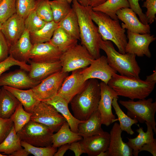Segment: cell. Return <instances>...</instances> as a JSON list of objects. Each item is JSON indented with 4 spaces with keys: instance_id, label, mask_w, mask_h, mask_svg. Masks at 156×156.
<instances>
[{
    "instance_id": "1",
    "label": "cell",
    "mask_w": 156,
    "mask_h": 156,
    "mask_svg": "<svg viewBox=\"0 0 156 156\" xmlns=\"http://www.w3.org/2000/svg\"><path fill=\"white\" fill-rule=\"evenodd\" d=\"M72 7L77 14L79 24L81 44L84 46L94 59L100 56L99 43L102 40L98 27L92 21L90 14L92 7L80 4L77 0H72Z\"/></svg>"
},
{
    "instance_id": "2",
    "label": "cell",
    "mask_w": 156,
    "mask_h": 156,
    "mask_svg": "<svg viewBox=\"0 0 156 156\" xmlns=\"http://www.w3.org/2000/svg\"><path fill=\"white\" fill-rule=\"evenodd\" d=\"M100 96V83L96 79L87 80L83 90L70 103L74 116L80 120H87L98 109Z\"/></svg>"
},
{
    "instance_id": "3",
    "label": "cell",
    "mask_w": 156,
    "mask_h": 156,
    "mask_svg": "<svg viewBox=\"0 0 156 156\" xmlns=\"http://www.w3.org/2000/svg\"><path fill=\"white\" fill-rule=\"evenodd\" d=\"M156 82H149L140 78L129 77L115 73L107 85L117 95L131 100L142 99L148 96L153 91Z\"/></svg>"
},
{
    "instance_id": "4",
    "label": "cell",
    "mask_w": 156,
    "mask_h": 156,
    "mask_svg": "<svg viewBox=\"0 0 156 156\" xmlns=\"http://www.w3.org/2000/svg\"><path fill=\"white\" fill-rule=\"evenodd\" d=\"M90 12L92 21L97 25L102 39L112 42L117 46L119 52L126 53L127 38L125 29L122 27L119 20L113 19L103 13L94 11L92 8Z\"/></svg>"
},
{
    "instance_id": "5",
    "label": "cell",
    "mask_w": 156,
    "mask_h": 156,
    "mask_svg": "<svg viewBox=\"0 0 156 156\" xmlns=\"http://www.w3.org/2000/svg\"><path fill=\"white\" fill-rule=\"evenodd\" d=\"M99 46L100 49L106 53L108 64L113 69L122 75L140 78L141 68L135 54L120 53L115 50L110 41L102 39Z\"/></svg>"
},
{
    "instance_id": "6",
    "label": "cell",
    "mask_w": 156,
    "mask_h": 156,
    "mask_svg": "<svg viewBox=\"0 0 156 156\" xmlns=\"http://www.w3.org/2000/svg\"><path fill=\"white\" fill-rule=\"evenodd\" d=\"M152 98L133 100H120L119 103L127 109V115L140 123H149L154 132L156 133V123L155 114L156 112V102H153Z\"/></svg>"
},
{
    "instance_id": "7",
    "label": "cell",
    "mask_w": 156,
    "mask_h": 156,
    "mask_svg": "<svg viewBox=\"0 0 156 156\" xmlns=\"http://www.w3.org/2000/svg\"><path fill=\"white\" fill-rule=\"evenodd\" d=\"M54 131L48 127L30 120L17 134L21 140L37 147L52 146Z\"/></svg>"
},
{
    "instance_id": "8",
    "label": "cell",
    "mask_w": 156,
    "mask_h": 156,
    "mask_svg": "<svg viewBox=\"0 0 156 156\" xmlns=\"http://www.w3.org/2000/svg\"><path fill=\"white\" fill-rule=\"evenodd\" d=\"M94 59L87 49L78 44L63 53L60 59L62 69L65 73L85 68Z\"/></svg>"
},
{
    "instance_id": "9",
    "label": "cell",
    "mask_w": 156,
    "mask_h": 156,
    "mask_svg": "<svg viewBox=\"0 0 156 156\" xmlns=\"http://www.w3.org/2000/svg\"><path fill=\"white\" fill-rule=\"evenodd\" d=\"M32 113L30 120L47 126L54 132H57L66 121L54 106L43 101L36 105Z\"/></svg>"
},
{
    "instance_id": "10",
    "label": "cell",
    "mask_w": 156,
    "mask_h": 156,
    "mask_svg": "<svg viewBox=\"0 0 156 156\" xmlns=\"http://www.w3.org/2000/svg\"><path fill=\"white\" fill-rule=\"evenodd\" d=\"M68 73L62 70L47 77L31 88L41 101H45L56 96Z\"/></svg>"
},
{
    "instance_id": "11",
    "label": "cell",
    "mask_w": 156,
    "mask_h": 156,
    "mask_svg": "<svg viewBox=\"0 0 156 156\" xmlns=\"http://www.w3.org/2000/svg\"><path fill=\"white\" fill-rule=\"evenodd\" d=\"M127 34L128 41L125 47L126 53L134 54L140 57L145 55L148 58L151 57V54L149 47L156 39L154 35L150 33H135L128 30Z\"/></svg>"
},
{
    "instance_id": "12",
    "label": "cell",
    "mask_w": 156,
    "mask_h": 156,
    "mask_svg": "<svg viewBox=\"0 0 156 156\" xmlns=\"http://www.w3.org/2000/svg\"><path fill=\"white\" fill-rule=\"evenodd\" d=\"M81 72L86 81L91 79H98L107 84L114 75L117 73L109 66L107 57L104 55L94 59L89 66L81 69Z\"/></svg>"
},
{
    "instance_id": "13",
    "label": "cell",
    "mask_w": 156,
    "mask_h": 156,
    "mask_svg": "<svg viewBox=\"0 0 156 156\" xmlns=\"http://www.w3.org/2000/svg\"><path fill=\"white\" fill-rule=\"evenodd\" d=\"M100 84L101 96L98 109L101 114L102 125L107 127L118 120L112 112V103L114 98L118 96L107 84L103 81Z\"/></svg>"
},
{
    "instance_id": "14",
    "label": "cell",
    "mask_w": 156,
    "mask_h": 156,
    "mask_svg": "<svg viewBox=\"0 0 156 156\" xmlns=\"http://www.w3.org/2000/svg\"><path fill=\"white\" fill-rule=\"evenodd\" d=\"M81 69L72 72L64 81L57 95L65 99L69 103L73 98L80 92L85 87L86 81L81 74Z\"/></svg>"
},
{
    "instance_id": "15",
    "label": "cell",
    "mask_w": 156,
    "mask_h": 156,
    "mask_svg": "<svg viewBox=\"0 0 156 156\" xmlns=\"http://www.w3.org/2000/svg\"><path fill=\"white\" fill-rule=\"evenodd\" d=\"M25 70L21 68L0 76V86H7L23 89L31 88L40 82L31 79Z\"/></svg>"
},
{
    "instance_id": "16",
    "label": "cell",
    "mask_w": 156,
    "mask_h": 156,
    "mask_svg": "<svg viewBox=\"0 0 156 156\" xmlns=\"http://www.w3.org/2000/svg\"><path fill=\"white\" fill-rule=\"evenodd\" d=\"M63 53L49 42L33 45L30 60L37 62H51L60 60Z\"/></svg>"
},
{
    "instance_id": "17",
    "label": "cell",
    "mask_w": 156,
    "mask_h": 156,
    "mask_svg": "<svg viewBox=\"0 0 156 156\" xmlns=\"http://www.w3.org/2000/svg\"><path fill=\"white\" fill-rule=\"evenodd\" d=\"M110 140L109 133L104 131L101 134L83 137L79 141L83 153L89 156H98L101 152L107 151Z\"/></svg>"
},
{
    "instance_id": "18",
    "label": "cell",
    "mask_w": 156,
    "mask_h": 156,
    "mask_svg": "<svg viewBox=\"0 0 156 156\" xmlns=\"http://www.w3.org/2000/svg\"><path fill=\"white\" fill-rule=\"evenodd\" d=\"M116 14L118 20L123 22L121 25L123 28L135 33H150V25H145L142 23L138 18L136 14L130 8L119 10Z\"/></svg>"
},
{
    "instance_id": "19",
    "label": "cell",
    "mask_w": 156,
    "mask_h": 156,
    "mask_svg": "<svg viewBox=\"0 0 156 156\" xmlns=\"http://www.w3.org/2000/svg\"><path fill=\"white\" fill-rule=\"evenodd\" d=\"M24 20L16 13L2 24L1 31L9 47L18 41L25 29Z\"/></svg>"
},
{
    "instance_id": "20",
    "label": "cell",
    "mask_w": 156,
    "mask_h": 156,
    "mask_svg": "<svg viewBox=\"0 0 156 156\" xmlns=\"http://www.w3.org/2000/svg\"><path fill=\"white\" fill-rule=\"evenodd\" d=\"M122 130L119 124L115 122L110 132V140L107 150L108 156H132L133 150L121 137Z\"/></svg>"
},
{
    "instance_id": "21",
    "label": "cell",
    "mask_w": 156,
    "mask_h": 156,
    "mask_svg": "<svg viewBox=\"0 0 156 156\" xmlns=\"http://www.w3.org/2000/svg\"><path fill=\"white\" fill-rule=\"evenodd\" d=\"M31 70L28 73L30 78L40 82L50 75L61 70L60 60L51 62H37L29 60L28 62Z\"/></svg>"
},
{
    "instance_id": "22",
    "label": "cell",
    "mask_w": 156,
    "mask_h": 156,
    "mask_svg": "<svg viewBox=\"0 0 156 156\" xmlns=\"http://www.w3.org/2000/svg\"><path fill=\"white\" fill-rule=\"evenodd\" d=\"M33 46L29 31L25 29L21 37L9 48V55L16 60L27 63L30 60V54Z\"/></svg>"
},
{
    "instance_id": "23",
    "label": "cell",
    "mask_w": 156,
    "mask_h": 156,
    "mask_svg": "<svg viewBox=\"0 0 156 156\" xmlns=\"http://www.w3.org/2000/svg\"><path fill=\"white\" fill-rule=\"evenodd\" d=\"M49 104L56 109L65 118L73 132L78 133V125L85 120H80L76 118L70 112L68 108L69 103L62 97L56 95L51 99L43 101Z\"/></svg>"
},
{
    "instance_id": "24",
    "label": "cell",
    "mask_w": 156,
    "mask_h": 156,
    "mask_svg": "<svg viewBox=\"0 0 156 156\" xmlns=\"http://www.w3.org/2000/svg\"><path fill=\"white\" fill-rule=\"evenodd\" d=\"M100 114L97 109L84 122L78 125V134L86 137L101 134L104 132L102 128Z\"/></svg>"
},
{
    "instance_id": "25",
    "label": "cell",
    "mask_w": 156,
    "mask_h": 156,
    "mask_svg": "<svg viewBox=\"0 0 156 156\" xmlns=\"http://www.w3.org/2000/svg\"><path fill=\"white\" fill-rule=\"evenodd\" d=\"M147 127V130L144 132L143 128L140 127L136 131L138 133V136L133 138H127V144L133 150V155L138 156L139 151L144 144L154 141L156 139L154 138V131L151 125L147 122H145Z\"/></svg>"
},
{
    "instance_id": "26",
    "label": "cell",
    "mask_w": 156,
    "mask_h": 156,
    "mask_svg": "<svg viewBox=\"0 0 156 156\" xmlns=\"http://www.w3.org/2000/svg\"><path fill=\"white\" fill-rule=\"evenodd\" d=\"M4 88L11 93L18 100L27 112L32 113L40 101L31 88L27 90L19 89L7 86Z\"/></svg>"
},
{
    "instance_id": "27",
    "label": "cell",
    "mask_w": 156,
    "mask_h": 156,
    "mask_svg": "<svg viewBox=\"0 0 156 156\" xmlns=\"http://www.w3.org/2000/svg\"><path fill=\"white\" fill-rule=\"evenodd\" d=\"M20 103L11 93L3 86L0 91V117L10 118Z\"/></svg>"
},
{
    "instance_id": "28",
    "label": "cell",
    "mask_w": 156,
    "mask_h": 156,
    "mask_svg": "<svg viewBox=\"0 0 156 156\" xmlns=\"http://www.w3.org/2000/svg\"><path fill=\"white\" fill-rule=\"evenodd\" d=\"M82 139V137L78 133L71 131L69 125L66 121L57 132L53 134L52 146L57 148L63 144H70Z\"/></svg>"
},
{
    "instance_id": "29",
    "label": "cell",
    "mask_w": 156,
    "mask_h": 156,
    "mask_svg": "<svg viewBox=\"0 0 156 156\" xmlns=\"http://www.w3.org/2000/svg\"><path fill=\"white\" fill-rule=\"evenodd\" d=\"M78 40L58 26L54 31L49 42L63 53L77 44Z\"/></svg>"
},
{
    "instance_id": "30",
    "label": "cell",
    "mask_w": 156,
    "mask_h": 156,
    "mask_svg": "<svg viewBox=\"0 0 156 156\" xmlns=\"http://www.w3.org/2000/svg\"><path fill=\"white\" fill-rule=\"evenodd\" d=\"M58 26L73 38L80 40L78 18L76 12L73 8H72L67 15L59 22Z\"/></svg>"
},
{
    "instance_id": "31",
    "label": "cell",
    "mask_w": 156,
    "mask_h": 156,
    "mask_svg": "<svg viewBox=\"0 0 156 156\" xmlns=\"http://www.w3.org/2000/svg\"><path fill=\"white\" fill-rule=\"evenodd\" d=\"M126 8H130L127 0H107L103 4L92 8V9L94 11L105 13L113 19L118 20L117 12Z\"/></svg>"
},
{
    "instance_id": "32",
    "label": "cell",
    "mask_w": 156,
    "mask_h": 156,
    "mask_svg": "<svg viewBox=\"0 0 156 156\" xmlns=\"http://www.w3.org/2000/svg\"><path fill=\"white\" fill-rule=\"evenodd\" d=\"M58 27V23L53 21L47 22L41 29L34 33H30V38L33 45L49 41L55 30Z\"/></svg>"
},
{
    "instance_id": "33",
    "label": "cell",
    "mask_w": 156,
    "mask_h": 156,
    "mask_svg": "<svg viewBox=\"0 0 156 156\" xmlns=\"http://www.w3.org/2000/svg\"><path fill=\"white\" fill-rule=\"evenodd\" d=\"M118 96L114 98L112 105L118 116L117 120L119 122V127L122 131H125L130 135H133L134 132L132 129L131 126L138 122L129 117L122 111L118 103Z\"/></svg>"
},
{
    "instance_id": "34",
    "label": "cell",
    "mask_w": 156,
    "mask_h": 156,
    "mask_svg": "<svg viewBox=\"0 0 156 156\" xmlns=\"http://www.w3.org/2000/svg\"><path fill=\"white\" fill-rule=\"evenodd\" d=\"M21 141L15 131L13 125L8 135L0 144V153L9 156L14 152L23 148Z\"/></svg>"
},
{
    "instance_id": "35",
    "label": "cell",
    "mask_w": 156,
    "mask_h": 156,
    "mask_svg": "<svg viewBox=\"0 0 156 156\" xmlns=\"http://www.w3.org/2000/svg\"><path fill=\"white\" fill-rule=\"evenodd\" d=\"M53 21L56 23L59 22L69 13L72 8L67 0H53L49 1Z\"/></svg>"
},
{
    "instance_id": "36",
    "label": "cell",
    "mask_w": 156,
    "mask_h": 156,
    "mask_svg": "<svg viewBox=\"0 0 156 156\" xmlns=\"http://www.w3.org/2000/svg\"><path fill=\"white\" fill-rule=\"evenodd\" d=\"M32 113L26 111L20 103L10 118L14 123V130L17 133L31 120Z\"/></svg>"
},
{
    "instance_id": "37",
    "label": "cell",
    "mask_w": 156,
    "mask_h": 156,
    "mask_svg": "<svg viewBox=\"0 0 156 156\" xmlns=\"http://www.w3.org/2000/svg\"><path fill=\"white\" fill-rule=\"evenodd\" d=\"M21 144L22 147L28 153L35 156H53L57 151V148L52 146L47 147L36 146L22 140Z\"/></svg>"
},
{
    "instance_id": "38",
    "label": "cell",
    "mask_w": 156,
    "mask_h": 156,
    "mask_svg": "<svg viewBox=\"0 0 156 156\" xmlns=\"http://www.w3.org/2000/svg\"><path fill=\"white\" fill-rule=\"evenodd\" d=\"M47 23L37 15L35 10L31 12L24 20L25 29L29 33H34L39 30Z\"/></svg>"
},
{
    "instance_id": "39",
    "label": "cell",
    "mask_w": 156,
    "mask_h": 156,
    "mask_svg": "<svg viewBox=\"0 0 156 156\" xmlns=\"http://www.w3.org/2000/svg\"><path fill=\"white\" fill-rule=\"evenodd\" d=\"M34 10L37 15L46 22L53 21L49 0H36Z\"/></svg>"
},
{
    "instance_id": "40",
    "label": "cell",
    "mask_w": 156,
    "mask_h": 156,
    "mask_svg": "<svg viewBox=\"0 0 156 156\" xmlns=\"http://www.w3.org/2000/svg\"><path fill=\"white\" fill-rule=\"evenodd\" d=\"M16 0H1L0 2V21L2 24L16 14Z\"/></svg>"
},
{
    "instance_id": "41",
    "label": "cell",
    "mask_w": 156,
    "mask_h": 156,
    "mask_svg": "<svg viewBox=\"0 0 156 156\" xmlns=\"http://www.w3.org/2000/svg\"><path fill=\"white\" fill-rule=\"evenodd\" d=\"M36 3V0H16V13L25 19L34 10Z\"/></svg>"
},
{
    "instance_id": "42",
    "label": "cell",
    "mask_w": 156,
    "mask_h": 156,
    "mask_svg": "<svg viewBox=\"0 0 156 156\" xmlns=\"http://www.w3.org/2000/svg\"><path fill=\"white\" fill-rule=\"evenodd\" d=\"M19 66L27 72H29L31 70L30 65L27 63L21 62L14 59L11 55H9L8 57L3 62H0V76L10 68L14 66Z\"/></svg>"
},
{
    "instance_id": "43",
    "label": "cell",
    "mask_w": 156,
    "mask_h": 156,
    "mask_svg": "<svg viewBox=\"0 0 156 156\" xmlns=\"http://www.w3.org/2000/svg\"><path fill=\"white\" fill-rule=\"evenodd\" d=\"M142 7L146 8L145 15L148 24L153 23L155 19L156 14V0H145Z\"/></svg>"
},
{
    "instance_id": "44",
    "label": "cell",
    "mask_w": 156,
    "mask_h": 156,
    "mask_svg": "<svg viewBox=\"0 0 156 156\" xmlns=\"http://www.w3.org/2000/svg\"><path fill=\"white\" fill-rule=\"evenodd\" d=\"M13 125L10 118H3L0 117V144L8 135Z\"/></svg>"
},
{
    "instance_id": "45",
    "label": "cell",
    "mask_w": 156,
    "mask_h": 156,
    "mask_svg": "<svg viewBox=\"0 0 156 156\" xmlns=\"http://www.w3.org/2000/svg\"><path fill=\"white\" fill-rule=\"evenodd\" d=\"M131 8L139 17L140 21L145 25L148 24L145 14L142 11L139 4V0H127Z\"/></svg>"
},
{
    "instance_id": "46",
    "label": "cell",
    "mask_w": 156,
    "mask_h": 156,
    "mask_svg": "<svg viewBox=\"0 0 156 156\" xmlns=\"http://www.w3.org/2000/svg\"><path fill=\"white\" fill-rule=\"evenodd\" d=\"M10 47L1 31H0V62L6 59L9 55Z\"/></svg>"
},
{
    "instance_id": "47",
    "label": "cell",
    "mask_w": 156,
    "mask_h": 156,
    "mask_svg": "<svg viewBox=\"0 0 156 156\" xmlns=\"http://www.w3.org/2000/svg\"><path fill=\"white\" fill-rule=\"evenodd\" d=\"M143 151H148L153 156H156V140L153 142L144 144L140 149L139 152Z\"/></svg>"
},
{
    "instance_id": "48",
    "label": "cell",
    "mask_w": 156,
    "mask_h": 156,
    "mask_svg": "<svg viewBox=\"0 0 156 156\" xmlns=\"http://www.w3.org/2000/svg\"><path fill=\"white\" fill-rule=\"evenodd\" d=\"M69 149L74 152L75 156H79L83 153L79 141L74 142L71 143Z\"/></svg>"
},
{
    "instance_id": "49",
    "label": "cell",
    "mask_w": 156,
    "mask_h": 156,
    "mask_svg": "<svg viewBox=\"0 0 156 156\" xmlns=\"http://www.w3.org/2000/svg\"><path fill=\"white\" fill-rule=\"evenodd\" d=\"M70 144H66L62 145L54 154V156H63L66 151L69 149Z\"/></svg>"
},
{
    "instance_id": "50",
    "label": "cell",
    "mask_w": 156,
    "mask_h": 156,
    "mask_svg": "<svg viewBox=\"0 0 156 156\" xmlns=\"http://www.w3.org/2000/svg\"><path fill=\"white\" fill-rule=\"evenodd\" d=\"M30 154L24 148H22L12 153L10 156H27Z\"/></svg>"
},
{
    "instance_id": "51",
    "label": "cell",
    "mask_w": 156,
    "mask_h": 156,
    "mask_svg": "<svg viewBox=\"0 0 156 156\" xmlns=\"http://www.w3.org/2000/svg\"><path fill=\"white\" fill-rule=\"evenodd\" d=\"M107 0H87L88 5L92 8L103 4Z\"/></svg>"
},
{
    "instance_id": "52",
    "label": "cell",
    "mask_w": 156,
    "mask_h": 156,
    "mask_svg": "<svg viewBox=\"0 0 156 156\" xmlns=\"http://www.w3.org/2000/svg\"><path fill=\"white\" fill-rule=\"evenodd\" d=\"M145 80L149 82H156V69L154 71L153 74L147 76Z\"/></svg>"
},
{
    "instance_id": "53",
    "label": "cell",
    "mask_w": 156,
    "mask_h": 156,
    "mask_svg": "<svg viewBox=\"0 0 156 156\" xmlns=\"http://www.w3.org/2000/svg\"><path fill=\"white\" fill-rule=\"evenodd\" d=\"M78 2L81 5L85 6L88 5L87 0H77Z\"/></svg>"
},
{
    "instance_id": "54",
    "label": "cell",
    "mask_w": 156,
    "mask_h": 156,
    "mask_svg": "<svg viewBox=\"0 0 156 156\" xmlns=\"http://www.w3.org/2000/svg\"><path fill=\"white\" fill-rule=\"evenodd\" d=\"M98 156H108L107 151H102L101 152Z\"/></svg>"
},
{
    "instance_id": "55",
    "label": "cell",
    "mask_w": 156,
    "mask_h": 156,
    "mask_svg": "<svg viewBox=\"0 0 156 156\" xmlns=\"http://www.w3.org/2000/svg\"><path fill=\"white\" fill-rule=\"evenodd\" d=\"M2 25V24L1 23V22L0 21V31H1V30Z\"/></svg>"
},
{
    "instance_id": "56",
    "label": "cell",
    "mask_w": 156,
    "mask_h": 156,
    "mask_svg": "<svg viewBox=\"0 0 156 156\" xmlns=\"http://www.w3.org/2000/svg\"><path fill=\"white\" fill-rule=\"evenodd\" d=\"M7 156V155H4L3 154H1V153H0V156Z\"/></svg>"
},
{
    "instance_id": "57",
    "label": "cell",
    "mask_w": 156,
    "mask_h": 156,
    "mask_svg": "<svg viewBox=\"0 0 156 156\" xmlns=\"http://www.w3.org/2000/svg\"><path fill=\"white\" fill-rule=\"evenodd\" d=\"M69 3H70H70L72 2V0H67Z\"/></svg>"
},
{
    "instance_id": "58",
    "label": "cell",
    "mask_w": 156,
    "mask_h": 156,
    "mask_svg": "<svg viewBox=\"0 0 156 156\" xmlns=\"http://www.w3.org/2000/svg\"><path fill=\"white\" fill-rule=\"evenodd\" d=\"M141 0L142 1H144V0H139V1Z\"/></svg>"
},
{
    "instance_id": "59",
    "label": "cell",
    "mask_w": 156,
    "mask_h": 156,
    "mask_svg": "<svg viewBox=\"0 0 156 156\" xmlns=\"http://www.w3.org/2000/svg\"><path fill=\"white\" fill-rule=\"evenodd\" d=\"M1 1V0H0V2Z\"/></svg>"
},
{
    "instance_id": "60",
    "label": "cell",
    "mask_w": 156,
    "mask_h": 156,
    "mask_svg": "<svg viewBox=\"0 0 156 156\" xmlns=\"http://www.w3.org/2000/svg\"><path fill=\"white\" fill-rule=\"evenodd\" d=\"M1 88H0V90H1Z\"/></svg>"
}]
</instances>
